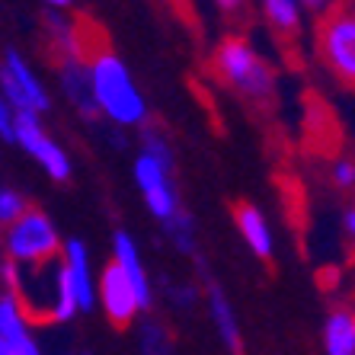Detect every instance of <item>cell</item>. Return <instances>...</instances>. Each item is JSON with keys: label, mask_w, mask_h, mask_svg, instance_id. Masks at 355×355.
<instances>
[{"label": "cell", "mask_w": 355, "mask_h": 355, "mask_svg": "<svg viewBox=\"0 0 355 355\" xmlns=\"http://www.w3.org/2000/svg\"><path fill=\"white\" fill-rule=\"evenodd\" d=\"M112 259H116V263L125 269V275L132 279L135 291H138V297H141V304H144V311H148L150 301H154V297H150V279H148V272H144V266H141V253H138V247H135V240H132L128 231L116 234V240H112Z\"/></svg>", "instance_id": "9a60e30c"}, {"label": "cell", "mask_w": 355, "mask_h": 355, "mask_svg": "<svg viewBox=\"0 0 355 355\" xmlns=\"http://www.w3.org/2000/svg\"><path fill=\"white\" fill-rule=\"evenodd\" d=\"M90 80H93V96H96L99 112L109 122L125 125V128L148 122V103H144L132 71L125 67V61L119 55L99 51L96 58L90 61Z\"/></svg>", "instance_id": "6da1fadb"}, {"label": "cell", "mask_w": 355, "mask_h": 355, "mask_svg": "<svg viewBox=\"0 0 355 355\" xmlns=\"http://www.w3.org/2000/svg\"><path fill=\"white\" fill-rule=\"evenodd\" d=\"M317 51L336 80L355 87V10H333L317 29Z\"/></svg>", "instance_id": "277c9868"}, {"label": "cell", "mask_w": 355, "mask_h": 355, "mask_svg": "<svg viewBox=\"0 0 355 355\" xmlns=\"http://www.w3.org/2000/svg\"><path fill=\"white\" fill-rule=\"evenodd\" d=\"M0 339L10 346V355H35L39 343L33 339L23 317V304L17 301L13 291L0 295Z\"/></svg>", "instance_id": "8fae6325"}, {"label": "cell", "mask_w": 355, "mask_h": 355, "mask_svg": "<svg viewBox=\"0 0 355 355\" xmlns=\"http://www.w3.org/2000/svg\"><path fill=\"white\" fill-rule=\"evenodd\" d=\"M205 311H208V317H211V323H215L218 339L224 343V349L240 352V349H243V333H240V323H237V314H234L231 297L224 295L221 285H208Z\"/></svg>", "instance_id": "7c38bea8"}, {"label": "cell", "mask_w": 355, "mask_h": 355, "mask_svg": "<svg viewBox=\"0 0 355 355\" xmlns=\"http://www.w3.org/2000/svg\"><path fill=\"white\" fill-rule=\"evenodd\" d=\"M170 297H173V304L192 307L196 304V288H192V285H173V288H170Z\"/></svg>", "instance_id": "7402d4cb"}, {"label": "cell", "mask_w": 355, "mask_h": 355, "mask_svg": "<svg viewBox=\"0 0 355 355\" xmlns=\"http://www.w3.org/2000/svg\"><path fill=\"white\" fill-rule=\"evenodd\" d=\"M218 10H224V13H237L240 7H243V0H215Z\"/></svg>", "instance_id": "d4e9b609"}, {"label": "cell", "mask_w": 355, "mask_h": 355, "mask_svg": "<svg viewBox=\"0 0 355 355\" xmlns=\"http://www.w3.org/2000/svg\"><path fill=\"white\" fill-rule=\"evenodd\" d=\"M211 71L218 74V80L224 87H231L237 96H243L247 103H269L275 96V71L272 64L253 49V42L231 35L211 55Z\"/></svg>", "instance_id": "7a4b0ae2"}, {"label": "cell", "mask_w": 355, "mask_h": 355, "mask_svg": "<svg viewBox=\"0 0 355 355\" xmlns=\"http://www.w3.org/2000/svg\"><path fill=\"white\" fill-rule=\"evenodd\" d=\"M320 339L327 355H355V307H333L323 320Z\"/></svg>", "instance_id": "5bb4252c"}, {"label": "cell", "mask_w": 355, "mask_h": 355, "mask_svg": "<svg viewBox=\"0 0 355 355\" xmlns=\"http://www.w3.org/2000/svg\"><path fill=\"white\" fill-rule=\"evenodd\" d=\"M263 7V17L266 23L272 26V33L279 35H297V29H301V0H263L259 3Z\"/></svg>", "instance_id": "2e32d148"}, {"label": "cell", "mask_w": 355, "mask_h": 355, "mask_svg": "<svg viewBox=\"0 0 355 355\" xmlns=\"http://www.w3.org/2000/svg\"><path fill=\"white\" fill-rule=\"evenodd\" d=\"M61 266H64V275L71 282V291H74L77 311L87 314L96 307V282L90 272V253H87V243L77 237H71L67 243H61Z\"/></svg>", "instance_id": "9c48e42d"}, {"label": "cell", "mask_w": 355, "mask_h": 355, "mask_svg": "<svg viewBox=\"0 0 355 355\" xmlns=\"http://www.w3.org/2000/svg\"><path fill=\"white\" fill-rule=\"evenodd\" d=\"M0 93L10 99L13 109H33V112H45L51 106L49 90L42 87V80L35 77V71L26 64V58H19V51H7L3 67H0Z\"/></svg>", "instance_id": "ba28073f"}, {"label": "cell", "mask_w": 355, "mask_h": 355, "mask_svg": "<svg viewBox=\"0 0 355 355\" xmlns=\"http://www.w3.org/2000/svg\"><path fill=\"white\" fill-rule=\"evenodd\" d=\"M26 211V198L17 189H0V224L17 221Z\"/></svg>", "instance_id": "ac0fdd59"}, {"label": "cell", "mask_w": 355, "mask_h": 355, "mask_svg": "<svg viewBox=\"0 0 355 355\" xmlns=\"http://www.w3.org/2000/svg\"><path fill=\"white\" fill-rule=\"evenodd\" d=\"M164 227H166V234L173 237V243H176V250L180 253H186V257H196L198 253V243H196V221H192L186 211H176L173 218H166L164 221Z\"/></svg>", "instance_id": "e0dca14e"}, {"label": "cell", "mask_w": 355, "mask_h": 355, "mask_svg": "<svg viewBox=\"0 0 355 355\" xmlns=\"http://www.w3.org/2000/svg\"><path fill=\"white\" fill-rule=\"evenodd\" d=\"M7 227V257L13 263H42V259H51L61 253L58 227L42 211L26 208L23 215L17 221H10Z\"/></svg>", "instance_id": "5b68a950"}, {"label": "cell", "mask_w": 355, "mask_h": 355, "mask_svg": "<svg viewBox=\"0 0 355 355\" xmlns=\"http://www.w3.org/2000/svg\"><path fill=\"white\" fill-rule=\"evenodd\" d=\"M61 87H64L67 99L80 109V116L99 119L96 96H93V80H90V64H83L80 58H67V64L61 67Z\"/></svg>", "instance_id": "4fadbf2b"}, {"label": "cell", "mask_w": 355, "mask_h": 355, "mask_svg": "<svg viewBox=\"0 0 355 355\" xmlns=\"http://www.w3.org/2000/svg\"><path fill=\"white\" fill-rule=\"evenodd\" d=\"M343 231H346V240L355 247V205H349L346 215H343Z\"/></svg>", "instance_id": "603a6c76"}, {"label": "cell", "mask_w": 355, "mask_h": 355, "mask_svg": "<svg viewBox=\"0 0 355 355\" xmlns=\"http://www.w3.org/2000/svg\"><path fill=\"white\" fill-rule=\"evenodd\" d=\"M333 0H301V7H307V10H314V13H323V10L330 7Z\"/></svg>", "instance_id": "cb8c5ba5"}, {"label": "cell", "mask_w": 355, "mask_h": 355, "mask_svg": "<svg viewBox=\"0 0 355 355\" xmlns=\"http://www.w3.org/2000/svg\"><path fill=\"white\" fill-rule=\"evenodd\" d=\"M19 148L35 160L55 182H67L71 180V157L64 154L58 141H51V135L42 128L39 112L33 109H17V138Z\"/></svg>", "instance_id": "8992f818"}, {"label": "cell", "mask_w": 355, "mask_h": 355, "mask_svg": "<svg viewBox=\"0 0 355 355\" xmlns=\"http://www.w3.org/2000/svg\"><path fill=\"white\" fill-rule=\"evenodd\" d=\"M135 182L148 211L157 221H166L180 211V196L173 189V148L160 132H144L141 154L135 160Z\"/></svg>", "instance_id": "3957f363"}, {"label": "cell", "mask_w": 355, "mask_h": 355, "mask_svg": "<svg viewBox=\"0 0 355 355\" xmlns=\"http://www.w3.org/2000/svg\"><path fill=\"white\" fill-rule=\"evenodd\" d=\"M333 182L339 189H355V160H336L333 164Z\"/></svg>", "instance_id": "44dd1931"}, {"label": "cell", "mask_w": 355, "mask_h": 355, "mask_svg": "<svg viewBox=\"0 0 355 355\" xmlns=\"http://www.w3.org/2000/svg\"><path fill=\"white\" fill-rule=\"evenodd\" d=\"M234 224H237L240 237H243V243H247V250L253 253L257 259H272L275 253V237H272V227H269V221H266L263 208L253 205V202H240L237 208H234Z\"/></svg>", "instance_id": "30bf717a"}, {"label": "cell", "mask_w": 355, "mask_h": 355, "mask_svg": "<svg viewBox=\"0 0 355 355\" xmlns=\"http://www.w3.org/2000/svg\"><path fill=\"white\" fill-rule=\"evenodd\" d=\"M96 304H103V311H106V317L112 320V327H122V330L132 327L135 317L144 311L132 279L125 275V269L116 263V259H112V263L103 269V275H99Z\"/></svg>", "instance_id": "52a82bcc"}, {"label": "cell", "mask_w": 355, "mask_h": 355, "mask_svg": "<svg viewBox=\"0 0 355 355\" xmlns=\"http://www.w3.org/2000/svg\"><path fill=\"white\" fill-rule=\"evenodd\" d=\"M164 339H166V330L160 323L144 320V327H141V349L144 352H166L170 343H164Z\"/></svg>", "instance_id": "d6986e66"}, {"label": "cell", "mask_w": 355, "mask_h": 355, "mask_svg": "<svg viewBox=\"0 0 355 355\" xmlns=\"http://www.w3.org/2000/svg\"><path fill=\"white\" fill-rule=\"evenodd\" d=\"M0 279H3V266H0Z\"/></svg>", "instance_id": "4316f807"}, {"label": "cell", "mask_w": 355, "mask_h": 355, "mask_svg": "<svg viewBox=\"0 0 355 355\" xmlns=\"http://www.w3.org/2000/svg\"><path fill=\"white\" fill-rule=\"evenodd\" d=\"M45 3H49V7H55V10H67L74 0H45Z\"/></svg>", "instance_id": "484cf974"}, {"label": "cell", "mask_w": 355, "mask_h": 355, "mask_svg": "<svg viewBox=\"0 0 355 355\" xmlns=\"http://www.w3.org/2000/svg\"><path fill=\"white\" fill-rule=\"evenodd\" d=\"M0 138L13 141L17 138V109L10 106V99L0 93Z\"/></svg>", "instance_id": "ffe728a7"}]
</instances>
